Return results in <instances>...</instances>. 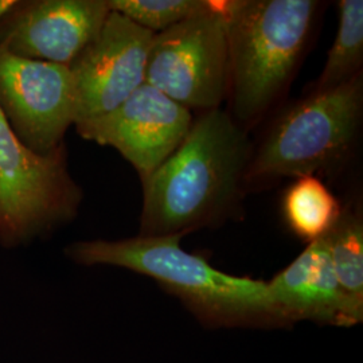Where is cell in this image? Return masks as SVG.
<instances>
[{"mask_svg": "<svg viewBox=\"0 0 363 363\" xmlns=\"http://www.w3.org/2000/svg\"><path fill=\"white\" fill-rule=\"evenodd\" d=\"M313 0L222 1L229 50V91L234 117L259 118L294 73L311 34Z\"/></svg>", "mask_w": 363, "mask_h": 363, "instance_id": "obj_3", "label": "cell"}, {"mask_svg": "<svg viewBox=\"0 0 363 363\" xmlns=\"http://www.w3.org/2000/svg\"><path fill=\"white\" fill-rule=\"evenodd\" d=\"M111 11L157 34L208 7L206 0H106Z\"/></svg>", "mask_w": 363, "mask_h": 363, "instance_id": "obj_15", "label": "cell"}, {"mask_svg": "<svg viewBox=\"0 0 363 363\" xmlns=\"http://www.w3.org/2000/svg\"><path fill=\"white\" fill-rule=\"evenodd\" d=\"M363 60V1H339V27L325 69L313 91L334 89L361 74Z\"/></svg>", "mask_w": 363, "mask_h": 363, "instance_id": "obj_13", "label": "cell"}, {"mask_svg": "<svg viewBox=\"0 0 363 363\" xmlns=\"http://www.w3.org/2000/svg\"><path fill=\"white\" fill-rule=\"evenodd\" d=\"M0 109L28 150L38 155L55 151L76 124L69 66L28 60L0 48Z\"/></svg>", "mask_w": 363, "mask_h": 363, "instance_id": "obj_7", "label": "cell"}, {"mask_svg": "<svg viewBox=\"0 0 363 363\" xmlns=\"http://www.w3.org/2000/svg\"><path fill=\"white\" fill-rule=\"evenodd\" d=\"M284 217L291 230L308 244L323 238L342 214L340 203L316 177H301L284 195Z\"/></svg>", "mask_w": 363, "mask_h": 363, "instance_id": "obj_12", "label": "cell"}, {"mask_svg": "<svg viewBox=\"0 0 363 363\" xmlns=\"http://www.w3.org/2000/svg\"><path fill=\"white\" fill-rule=\"evenodd\" d=\"M193 121L187 108L143 84L115 111L76 127L84 139L116 148L144 179L179 147Z\"/></svg>", "mask_w": 363, "mask_h": 363, "instance_id": "obj_9", "label": "cell"}, {"mask_svg": "<svg viewBox=\"0 0 363 363\" xmlns=\"http://www.w3.org/2000/svg\"><path fill=\"white\" fill-rule=\"evenodd\" d=\"M268 288L292 325L312 320L351 327L362 322L363 303L351 298L339 284L325 235L310 242Z\"/></svg>", "mask_w": 363, "mask_h": 363, "instance_id": "obj_11", "label": "cell"}, {"mask_svg": "<svg viewBox=\"0 0 363 363\" xmlns=\"http://www.w3.org/2000/svg\"><path fill=\"white\" fill-rule=\"evenodd\" d=\"M333 267L342 289L363 303V220L361 213L343 210L325 234Z\"/></svg>", "mask_w": 363, "mask_h": 363, "instance_id": "obj_14", "label": "cell"}, {"mask_svg": "<svg viewBox=\"0 0 363 363\" xmlns=\"http://www.w3.org/2000/svg\"><path fill=\"white\" fill-rule=\"evenodd\" d=\"M252 145L233 116L203 112L171 155L142 179V237L186 235L218 223L233 206Z\"/></svg>", "mask_w": 363, "mask_h": 363, "instance_id": "obj_1", "label": "cell"}, {"mask_svg": "<svg viewBox=\"0 0 363 363\" xmlns=\"http://www.w3.org/2000/svg\"><path fill=\"white\" fill-rule=\"evenodd\" d=\"M154 35L121 13H108L99 35L69 65L76 124L115 111L145 84Z\"/></svg>", "mask_w": 363, "mask_h": 363, "instance_id": "obj_8", "label": "cell"}, {"mask_svg": "<svg viewBox=\"0 0 363 363\" xmlns=\"http://www.w3.org/2000/svg\"><path fill=\"white\" fill-rule=\"evenodd\" d=\"M81 198L65 144L48 155L33 152L0 109V244L22 245L73 220Z\"/></svg>", "mask_w": 363, "mask_h": 363, "instance_id": "obj_5", "label": "cell"}, {"mask_svg": "<svg viewBox=\"0 0 363 363\" xmlns=\"http://www.w3.org/2000/svg\"><path fill=\"white\" fill-rule=\"evenodd\" d=\"M145 84L189 111L220 108L229 91L222 1H210L205 10L154 35Z\"/></svg>", "mask_w": 363, "mask_h": 363, "instance_id": "obj_6", "label": "cell"}, {"mask_svg": "<svg viewBox=\"0 0 363 363\" xmlns=\"http://www.w3.org/2000/svg\"><path fill=\"white\" fill-rule=\"evenodd\" d=\"M19 1L16 0H0V25L3 21L13 13V9L18 6Z\"/></svg>", "mask_w": 363, "mask_h": 363, "instance_id": "obj_16", "label": "cell"}, {"mask_svg": "<svg viewBox=\"0 0 363 363\" xmlns=\"http://www.w3.org/2000/svg\"><path fill=\"white\" fill-rule=\"evenodd\" d=\"M109 13L106 0L19 1L0 25V48L69 66L99 35Z\"/></svg>", "mask_w": 363, "mask_h": 363, "instance_id": "obj_10", "label": "cell"}, {"mask_svg": "<svg viewBox=\"0 0 363 363\" xmlns=\"http://www.w3.org/2000/svg\"><path fill=\"white\" fill-rule=\"evenodd\" d=\"M362 106L361 74L334 89L313 91L274 123L252 156L245 179H298L334 169L357 140Z\"/></svg>", "mask_w": 363, "mask_h": 363, "instance_id": "obj_4", "label": "cell"}, {"mask_svg": "<svg viewBox=\"0 0 363 363\" xmlns=\"http://www.w3.org/2000/svg\"><path fill=\"white\" fill-rule=\"evenodd\" d=\"M182 234L81 241L66 255L82 265H113L154 279L208 328H284L292 323L268 283L217 271L203 256L181 247Z\"/></svg>", "mask_w": 363, "mask_h": 363, "instance_id": "obj_2", "label": "cell"}]
</instances>
